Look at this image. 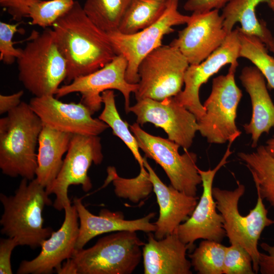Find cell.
<instances>
[{"label":"cell","mask_w":274,"mask_h":274,"mask_svg":"<svg viewBox=\"0 0 274 274\" xmlns=\"http://www.w3.org/2000/svg\"><path fill=\"white\" fill-rule=\"evenodd\" d=\"M52 27L66 62L65 84L102 67L117 55L107 33L88 18L78 1Z\"/></svg>","instance_id":"cell-1"},{"label":"cell","mask_w":274,"mask_h":274,"mask_svg":"<svg viewBox=\"0 0 274 274\" xmlns=\"http://www.w3.org/2000/svg\"><path fill=\"white\" fill-rule=\"evenodd\" d=\"M43 124L29 104H20L0 119V168L12 178H36V148Z\"/></svg>","instance_id":"cell-2"},{"label":"cell","mask_w":274,"mask_h":274,"mask_svg":"<svg viewBox=\"0 0 274 274\" xmlns=\"http://www.w3.org/2000/svg\"><path fill=\"white\" fill-rule=\"evenodd\" d=\"M22 178L14 194H0L4 212L0 220L1 232L15 238L19 246L32 249L41 247L53 230L44 226L43 212L52 202L46 188L37 180Z\"/></svg>","instance_id":"cell-3"},{"label":"cell","mask_w":274,"mask_h":274,"mask_svg":"<svg viewBox=\"0 0 274 274\" xmlns=\"http://www.w3.org/2000/svg\"><path fill=\"white\" fill-rule=\"evenodd\" d=\"M144 243L136 231L103 236L92 247L76 251L57 269L58 274H130L143 258Z\"/></svg>","instance_id":"cell-4"},{"label":"cell","mask_w":274,"mask_h":274,"mask_svg":"<svg viewBox=\"0 0 274 274\" xmlns=\"http://www.w3.org/2000/svg\"><path fill=\"white\" fill-rule=\"evenodd\" d=\"M16 61L19 81L35 97L55 95L66 79V62L50 28L33 31Z\"/></svg>","instance_id":"cell-5"},{"label":"cell","mask_w":274,"mask_h":274,"mask_svg":"<svg viewBox=\"0 0 274 274\" xmlns=\"http://www.w3.org/2000/svg\"><path fill=\"white\" fill-rule=\"evenodd\" d=\"M236 182L237 187L233 190L213 188V195L217 209L223 218V228L230 244H239L249 252L253 270L257 273L260 252L258 249V241L263 230L274 224V220L268 217V211L258 193L254 208L246 216L242 215L238 205L245 187L238 181Z\"/></svg>","instance_id":"cell-6"},{"label":"cell","mask_w":274,"mask_h":274,"mask_svg":"<svg viewBox=\"0 0 274 274\" xmlns=\"http://www.w3.org/2000/svg\"><path fill=\"white\" fill-rule=\"evenodd\" d=\"M238 65V62L230 64L227 74L213 79L211 93L203 105L205 113L197 121L198 131L209 143L234 142L242 133L235 123L243 95L235 80Z\"/></svg>","instance_id":"cell-7"},{"label":"cell","mask_w":274,"mask_h":274,"mask_svg":"<svg viewBox=\"0 0 274 274\" xmlns=\"http://www.w3.org/2000/svg\"><path fill=\"white\" fill-rule=\"evenodd\" d=\"M189 65L174 46L162 45L153 50L139 65L136 101L146 98L161 100L177 95L182 91Z\"/></svg>","instance_id":"cell-8"},{"label":"cell","mask_w":274,"mask_h":274,"mask_svg":"<svg viewBox=\"0 0 274 274\" xmlns=\"http://www.w3.org/2000/svg\"><path fill=\"white\" fill-rule=\"evenodd\" d=\"M179 0H167L166 8L154 24L132 34L118 30L107 33L117 55H122L127 61L125 79L129 83L140 81L139 65L153 50L162 45L163 37L174 31L173 26L187 24L190 16L178 10Z\"/></svg>","instance_id":"cell-9"},{"label":"cell","mask_w":274,"mask_h":274,"mask_svg":"<svg viewBox=\"0 0 274 274\" xmlns=\"http://www.w3.org/2000/svg\"><path fill=\"white\" fill-rule=\"evenodd\" d=\"M129 127L145 156L154 160L163 168L171 185L186 195L197 196V187L202 183L196 165L197 155L187 150L180 154L178 144L147 132L136 122Z\"/></svg>","instance_id":"cell-10"},{"label":"cell","mask_w":274,"mask_h":274,"mask_svg":"<svg viewBox=\"0 0 274 274\" xmlns=\"http://www.w3.org/2000/svg\"><path fill=\"white\" fill-rule=\"evenodd\" d=\"M100 138L98 135L73 134L61 168L52 184L46 189L49 195L56 196L53 207L61 211L71 205L68 196L71 185H81L84 192L92 188L88 175L92 163L98 165L103 160Z\"/></svg>","instance_id":"cell-11"},{"label":"cell","mask_w":274,"mask_h":274,"mask_svg":"<svg viewBox=\"0 0 274 274\" xmlns=\"http://www.w3.org/2000/svg\"><path fill=\"white\" fill-rule=\"evenodd\" d=\"M233 143L232 141L228 142L223 156L215 168L203 170L198 167L203 187L201 196L191 216L174 231L190 251L193 249L194 243L198 239L221 243L226 236L224 220L221 214L217 212L212 189L216 173L227 163V159L232 153L230 149Z\"/></svg>","instance_id":"cell-12"},{"label":"cell","mask_w":274,"mask_h":274,"mask_svg":"<svg viewBox=\"0 0 274 274\" xmlns=\"http://www.w3.org/2000/svg\"><path fill=\"white\" fill-rule=\"evenodd\" d=\"M127 61L122 55H117L102 67L89 74L76 78L71 83L60 86L55 94L59 98L73 93H79L81 102L93 115L101 108V93L116 89L123 94L125 110L129 113L130 95L135 93L139 84L128 83L125 79Z\"/></svg>","instance_id":"cell-13"},{"label":"cell","mask_w":274,"mask_h":274,"mask_svg":"<svg viewBox=\"0 0 274 274\" xmlns=\"http://www.w3.org/2000/svg\"><path fill=\"white\" fill-rule=\"evenodd\" d=\"M129 112L136 117V123L143 126L151 123L160 127L168 139L187 150L192 145L198 131L195 115L179 104L174 97L161 100L146 98L130 106Z\"/></svg>","instance_id":"cell-14"},{"label":"cell","mask_w":274,"mask_h":274,"mask_svg":"<svg viewBox=\"0 0 274 274\" xmlns=\"http://www.w3.org/2000/svg\"><path fill=\"white\" fill-rule=\"evenodd\" d=\"M34 96L29 105L44 125L73 134L98 135L109 126L92 117L88 108L81 102H63L54 97Z\"/></svg>","instance_id":"cell-15"},{"label":"cell","mask_w":274,"mask_h":274,"mask_svg":"<svg viewBox=\"0 0 274 274\" xmlns=\"http://www.w3.org/2000/svg\"><path fill=\"white\" fill-rule=\"evenodd\" d=\"M240 41L236 28L228 34L222 44L201 63L189 65L184 76L185 87L177 95L176 100L196 117L197 121L205 113L199 99V89L221 68L237 62Z\"/></svg>","instance_id":"cell-16"},{"label":"cell","mask_w":274,"mask_h":274,"mask_svg":"<svg viewBox=\"0 0 274 274\" xmlns=\"http://www.w3.org/2000/svg\"><path fill=\"white\" fill-rule=\"evenodd\" d=\"M186 24L170 45L178 48L190 65L198 64L205 60L228 35L218 9L192 13Z\"/></svg>","instance_id":"cell-17"},{"label":"cell","mask_w":274,"mask_h":274,"mask_svg":"<svg viewBox=\"0 0 274 274\" xmlns=\"http://www.w3.org/2000/svg\"><path fill=\"white\" fill-rule=\"evenodd\" d=\"M64 210L65 217L61 227L42 243L37 257L21 262L17 273H51L61 266L63 261L73 256L79 232L78 214L74 204Z\"/></svg>","instance_id":"cell-18"},{"label":"cell","mask_w":274,"mask_h":274,"mask_svg":"<svg viewBox=\"0 0 274 274\" xmlns=\"http://www.w3.org/2000/svg\"><path fill=\"white\" fill-rule=\"evenodd\" d=\"M73 204L76 208L79 221V232L76 251L84 248L94 237L111 232L120 231H142L155 232L156 225L151 220L155 216L154 212L134 220H126L122 212L101 209L98 215L91 213L83 205L82 199L75 197Z\"/></svg>","instance_id":"cell-19"},{"label":"cell","mask_w":274,"mask_h":274,"mask_svg":"<svg viewBox=\"0 0 274 274\" xmlns=\"http://www.w3.org/2000/svg\"><path fill=\"white\" fill-rule=\"evenodd\" d=\"M143 159L159 208L158 219L154 222L156 227L154 236L156 239H161L173 233L183 222L188 219L197 203L198 197L189 196L172 185L164 184L148 162L147 157L145 156Z\"/></svg>","instance_id":"cell-20"},{"label":"cell","mask_w":274,"mask_h":274,"mask_svg":"<svg viewBox=\"0 0 274 274\" xmlns=\"http://www.w3.org/2000/svg\"><path fill=\"white\" fill-rule=\"evenodd\" d=\"M188 247L175 233L157 239L151 232L143 247L145 274H191V261L186 258Z\"/></svg>","instance_id":"cell-21"},{"label":"cell","mask_w":274,"mask_h":274,"mask_svg":"<svg viewBox=\"0 0 274 274\" xmlns=\"http://www.w3.org/2000/svg\"><path fill=\"white\" fill-rule=\"evenodd\" d=\"M243 86L249 94L252 114L249 123L243 127L251 136L252 148L256 147L259 139L274 127V104L268 93L265 78L255 66L244 67L239 76Z\"/></svg>","instance_id":"cell-22"},{"label":"cell","mask_w":274,"mask_h":274,"mask_svg":"<svg viewBox=\"0 0 274 274\" xmlns=\"http://www.w3.org/2000/svg\"><path fill=\"white\" fill-rule=\"evenodd\" d=\"M73 134L44 125L38 140L36 179L46 189L53 183L63 162Z\"/></svg>","instance_id":"cell-23"},{"label":"cell","mask_w":274,"mask_h":274,"mask_svg":"<svg viewBox=\"0 0 274 274\" xmlns=\"http://www.w3.org/2000/svg\"><path fill=\"white\" fill-rule=\"evenodd\" d=\"M260 3H266L269 6L270 0H232L228 3L221 14L227 33L231 32L234 25L239 22L242 32L258 37L266 46L272 35L265 23L256 16V8Z\"/></svg>","instance_id":"cell-24"},{"label":"cell","mask_w":274,"mask_h":274,"mask_svg":"<svg viewBox=\"0 0 274 274\" xmlns=\"http://www.w3.org/2000/svg\"><path fill=\"white\" fill-rule=\"evenodd\" d=\"M237 156L250 172L257 193L274 209V155L261 145L251 153L238 152Z\"/></svg>","instance_id":"cell-25"},{"label":"cell","mask_w":274,"mask_h":274,"mask_svg":"<svg viewBox=\"0 0 274 274\" xmlns=\"http://www.w3.org/2000/svg\"><path fill=\"white\" fill-rule=\"evenodd\" d=\"M167 0H131L118 31L129 35L151 25L162 15Z\"/></svg>","instance_id":"cell-26"},{"label":"cell","mask_w":274,"mask_h":274,"mask_svg":"<svg viewBox=\"0 0 274 274\" xmlns=\"http://www.w3.org/2000/svg\"><path fill=\"white\" fill-rule=\"evenodd\" d=\"M131 0H86L83 10L99 29L108 33L118 30Z\"/></svg>","instance_id":"cell-27"},{"label":"cell","mask_w":274,"mask_h":274,"mask_svg":"<svg viewBox=\"0 0 274 274\" xmlns=\"http://www.w3.org/2000/svg\"><path fill=\"white\" fill-rule=\"evenodd\" d=\"M104 108L98 119L106 123L112 130L114 135L120 139L130 150L140 167L144 165L143 157L139 151V147L134 135L128 128L129 124L123 121L117 109L114 91L108 90L101 93Z\"/></svg>","instance_id":"cell-28"},{"label":"cell","mask_w":274,"mask_h":274,"mask_svg":"<svg viewBox=\"0 0 274 274\" xmlns=\"http://www.w3.org/2000/svg\"><path fill=\"white\" fill-rule=\"evenodd\" d=\"M107 171L108 175L105 183L112 182L114 192L119 197L138 203L147 198L153 191L149 173L145 166L140 167V173L137 177L131 179L119 176L113 166H109Z\"/></svg>","instance_id":"cell-29"},{"label":"cell","mask_w":274,"mask_h":274,"mask_svg":"<svg viewBox=\"0 0 274 274\" xmlns=\"http://www.w3.org/2000/svg\"><path fill=\"white\" fill-rule=\"evenodd\" d=\"M237 28L241 44L239 57L252 62L267 80L268 87L274 89V58L268 54L266 45L259 38Z\"/></svg>","instance_id":"cell-30"},{"label":"cell","mask_w":274,"mask_h":274,"mask_svg":"<svg viewBox=\"0 0 274 274\" xmlns=\"http://www.w3.org/2000/svg\"><path fill=\"white\" fill-rule=\"evenodd\" d=\"M226 249L221 243L203 239L189 255L192 266L199 274H223Z\"/></svg>","instance_id":"cell-31"},{"label":"cell","mask_w":274,"mask_h":274,"mask_svg":"<svg viewBox=\"0 0 274 274\" xmlns=\"http://www.w3.org/2000/svg\"><path fill=\"white\" fill-rule=\"evenodd\" d=\"M74 3V0H41L35 2L28 11L31 24L45 29L52 26L70 10Z\"/></svg>","instance_id":"cell-32"},{"label":"cell","mask_w":274,"mask_h":274,"mask_svg":"<svg viewBox=\"0 0 274 274\" xmlns=\"http://www.w3.org/2000/svg\"><path fill=\"white\" fill-rule=\"evenodd\" d=\"M252 259L249 252L237 244L226 247L223 274H254Z\"/></svg>","instance_id":"cell-33"},{"label":"cell","mask_w":274,"mask_h":274,"mask_svg":"<svg viewBox=\"0 0 274 274\" xmlns=\"http://www.w3.org/2000/svg\"><path fill=\"white\" fill-rule=\"evenodd\" d=\"M19 24L0 22V60L5 64H12L21 53L22 49L15 48L12 41Z\"/></svg>","instance_id":"cell-34"},{"label":"cell","mask_w":274,"mask_h":274,"mask_svg":"<svg viewBox=\"0 0 274 274\" xmlns=\"http://www.w3.org/2000/svg\"><path fill=\"white\" fill-rule=\"evenodd\" d=\"M41 0H0V5L6 9L13 19L20 21L28 17V11L32 4Z\"/></svg>","instance_id":"cell-35"},{"label":"cell","mask_w":274,"mask_h":274,"mask_svg":"<svg viewBox=\"0 0 274 274\" xmlns=\"http://www.w3.org/2000/svg\"><path fill=\"white\" fill-rule=\"evenodd\" d=\"M19 246L14 238H1L0 240V273L12 274L13 272L11 257L14 248Z\"/></svg>","instance_id":"cell-36"},{"label":"cell","mask_w":274,"mask_h":274,"mask_svg":"<svg viewBox=\"0 0 274 274\" xmlns=\"http://www.w3.org/2000/svg\"><path fill=\"white\" fill-rule=\"evenodd\" d=\"M232 0H187L184 5L186 11L201 13L223 8Z\"/></svg>","instance_id":"cell-37"},{"label":"cell","mask_w":274,"mask_h":274,"mask_svg":"<svg viewBox=\"0 0 274 274\" xmlns=\"http://www.w3.org/2000/svg\"><path fill=\"white\" fill-rule=\"evenodd\" d=\"M260 246L264 252H260L259 272L262 274H274V245L262 243Z\"/></svg>","instance_id":"cell-38"},{"label":"cell","mask_w":274,"mask_h":274,"mask_svg":"<svg viewBox=\"0 0 274 274\" xmlns=\"http://www.w3.org/2000/svg\"><path fill=\"white\" fill-rule=\"evenodd\" d=\"M24 94L23 90L18 91L10 95H0V114L8 113L18 107L21 102V98Z\"/></svg>","instance_id":"cell-39"},{"label":"cell","mask_w":274,"mask_h":274,"mask_svg":"<svg viewBox=\"0 0 274 274\" xmlns=\"http://www.w3.org/2000/svg\"><path fill=\"white\" fill-rule=\"evenodd\" d=\"M265 147L270 153L274 155V135L266 142Z\"/></svg>","instance_id":"cell-40"},{"label":"cell","mask_w":274,"mask_h":274,"mask_svg":"<svg viewBox=\"0 0 274 274\" xmlns=\"http://www.w3.org/2000/svg\"><path fill=\"white\" fill-rule=\"evenodd\" d=\"M266 46L267 49L274 54V35L272 36L271 39Z\"/></svg>","instance_id":"cell-41"},{"label":"cell","mask_w":274,"mask_h":274,"mask_svg":"<svg viewBox=\"0 0 274 274\" xmlns=\"http://www.w3.org/2000/svg\"><path fill=\"white\" fill-rule=\"evenodd\" d=\"M269 7L274 11V0H270Z\"/></svg>","instance_id":"cell-42"}]
</instances>
